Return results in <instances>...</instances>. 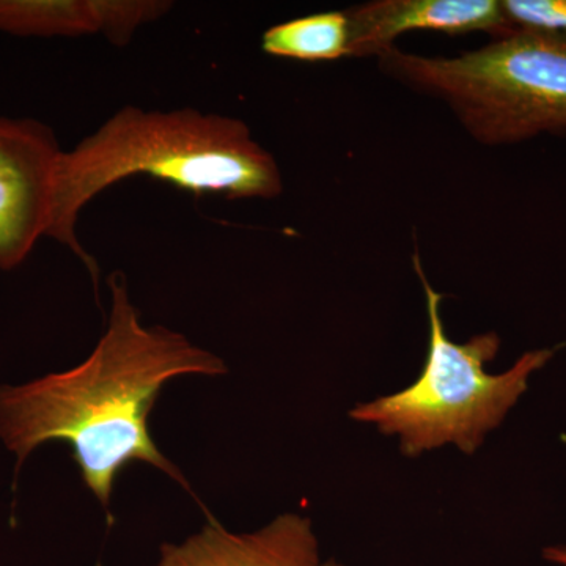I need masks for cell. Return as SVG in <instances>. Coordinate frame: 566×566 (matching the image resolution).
<instances>
[{
    "instance_id": "5",
    "label": "cell",
    "mask_w": 566,
    "mask_h": 566,
    "mask_svg": "<svg viewBox=\"0 0 566 566\" xmlns=\"http://www.w3.org/2000/svg\"><path fill=\"white\" fill-rule=\"evenodd\" d=\"M61 155L50 126L0 118V270L20 266L46 237Z\"/></svg>"
},
{
    "instance_id": "3",
    "label": "cell",
    "mask_w": 566,
    "mask_h": 566,
    "mask_svg": "<svg viewBox=\"0 0 566 566\" xmlns=\"http://www.w3.org/2000/svg\"><path fill=\"white\" fill-rule=\"evenodd\" d=\"M415 266L430 318V346L422 375L400 392L356 406L352 417L375 424L382 434L398 436L401 452L408 457L447 444L471 455L486 434L504 422L526 394L532 375L553 359L554 349L524 353L505 374H488L485 365L497 354L501 338L488 333L475 335L468 344L449 340L441 316L444 296L431 289L419 255H415Z\"/></svg>"
},
{
    "instance_id": "2",
    "label": "cell",
    "mask_w": 566,
    "mask_h": 566,
    "mask_svg": "<svg viewBox=\"0 0 566 566\" xmlns=\"http://www.w3.org/2000/svg\"><path fill=\"white\" fill-rule=\"evenodd\" d=\"M132 175H150L196 196L273 199L282 192L274 156L252 139L244 122L188 107H123L62 151L46 234L80 256L95 282L98 266L77 240V218L93 197Z\"/></svg>"
},
{
    "instance_id": "12",
    "label": "cell",
    "mask_w": 566,
    "mask_h": 566,
    "mask_svg": "<svg viewBox=\"0 0 566 566\" xmlns=\"http://www.w3.org/2000/svg\"><path fill=\"white\" fill-rule=\"evenodd\" d=\"M315 566H346V565L340 564V562L329 560V562H319V564H316Z\"/></svg>"
},
{
    "instance_id": "8",
    "label": "cell",
    "mask_w": 566,
    "mask_h": 566,
    "mask_svg": "<svg viewBox=\"0 0 566 566\" xmlns=\"http://www.w3.org/2000/svg\"><path fill=\"white\" fill-rule=\"evenodd\" d=\"M166 0H0V32L18 36H81L102 33L126 46L148 22L172 9Z\"/></svg>"
},
{
    "instance_id": "9",
    "label": "cell",
    "mask_w": 566,
    "mask_h": 566,
    "mask_svg": "<svg viewBox=\"0 0 566 566\" xmlns=\"http://www.w3.org/2000/svg\"><path fill=\"white\" fill-rule=\"evenodd\" d=\"M262 48L266 54L296 61L349 57L348 14L331 11L282 22L264 32Z\"/></svg>"
},
{
    "instance_id": "6",
    "label": "cell",
    "mask_w": 566,
    "mask_h": 566,
    "mask_svg": "<svg viewBox=\"0 0 566 566\" xmlns=\"http://www.w3.org/2000/svg\"><path fill=\"white\" fill-rule=\"evenodd\" d=\"M346 14L349 57H378L394 46L397 36L412 31L488 32L495 39L516 31L497 0H379Z\"/></svg>"
},
{
    "instance_id": "4",
    "label": "cell",
    "mask_w": 566,
    "mask_h": 566,
    "mask_svg": "<svg viewBox=\"0 0 566 566\" xmlns=\"http://www.w3.org/2000/svg\"><path fill=\"white\" fill-rule=\"evenodd\" d=\"M382 69L449 104L468 133L510 145L566 132V36L516 29L457 57H424L392 46Z\"/></svg>"
},
{
    "instance_id": "1",
    "label": "cell",
    "mask_w": 566,
    "mask_h": 566,
    "mask_svg": "<svg viewBox=\"0 0 566 566\" xmlns=\"http://www.w3.org/2000/svg\"><path fill=\"white\" fill-rule=\"evenodd\" d=\"M106 331L84 363L22 386H0V438L17 472L33 450L63 441L84 485L109 509L123 468L144 463L189 488L153 439L148 419L167 382L229 374L222 357L164 326H145L122 273L109 277Z\"/></svg>"
},
{
    "instance_id": "11",
    "label": "cell",
    "mask_w": 566,
    "mask_h": 566,
    "mask_svg": "<svg viewBox=\"0 0 566 566\" xmlns=\"http://www.w3.org/2000/svg\"><path fill=\"white\" fill-rule=\"evenodd\" d=\"M543 558L549 564L566 566V545L545 547Z\"/></svg>"
},
{
    "instance_id": "10",
    "label": "cell",
    "mask_w": 566,
    "mask_h": 566,
    "mask_svg": "<svg viewBox=\"0 0 566 566\" xmlns=\"http://www.w3.org/2000/svg\"><path fill=\"white\" fill-rule=\"evenodd\" d=\"M504 9L516 29L566 36V0H505Z\"/></svg>"
},
{
    "instance_id": "7",
    "label": "cell",
    "mask_w": 566,
    "mask_h": 566,
    "mask_svg": "<svg viewBox=\"0 0 566 566\" xmlns=\"http://www.w3.org/2000/svg\"><path fill=\"white\" fill-rule=\"evenodd\" d=\"M319 562L312 521L282 513L248 534L211 521L182 542L163 545L156 566H315Z\"/></svg>"
}]
</instances>
